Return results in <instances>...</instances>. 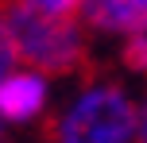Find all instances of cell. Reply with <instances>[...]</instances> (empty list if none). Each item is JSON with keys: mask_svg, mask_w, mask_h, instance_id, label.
Wrapping results in <instances>:
<instances>
[{"mask_svg": "<svg viewBox=\"0 0 147 143\" xmlns=\"http://www.w3.org/2000/svg\"><path fill=\"white\" fill-rule=\"evenodd\" d=\"M8 43H12L16 66H27L43 77H70L85 66L89 54V35L78 19H51V15L31 12L20 0L0 4Z\"/></svg>", "mask_w": 147, "mask_h": 143, "instance_id": "1", "label": "cell"}, {"mask_svg": "<svg viewBox=\"0 0 147 143\" xmlns=\"http://www.w3.org/2000/svg\"><path fill=\"white\" fill-rule=\"evenodd\" d=\"M136 97L116 77H89L54 116V143H132Z\"/></svg>", "mask_w": 147, "mask_h": 143, "instance_id": "2", "label": "cell"}, {"mask_svg": "<svg viewBox=\"0 0 147 143\" xmlns=\"http://www.w3.org/2000/svg\"><path fill=\"white\" fill-rule=\"evenodd\" d=\"M51 101H54L51 77L35 74V70H27V66H12L0 77V124H4V128L39 124L51 112Z\"/></svg>", "mask_w": 147, "mask_h": 143, "instance_id": "3", "label": "cell"}, {"mask_svg": "<svg viewBox=\"0 0 147 143\" xmlns=\"http://www.w3.org/2000/svg\"><path fill=\"white\" fill-rule=\"evenodd\" d=\"M78 23L85 35L128 39L136 31H147V0H81Z\"/></svg>", "mask_w": 147, "mask_h": 143, "instance_id": "4", "label": "cell"}, {"mask_svg": "<svg viewBox=\"0 0 147 143\" xmlns=\"http://www.w3.org/2000/svg\"><path fill=\"white\" fill-rule=\"evenodd\" d=\"M120 66L136 77H147V31L120 39Z\"/></svg>", "mask_w": 147, "mask_h": 143, "instance_id": "5", "label": "cell"}, {"mask_svg": "<svg viewBox=\"0 0 147 143\" xmlns=\"http://www.w3.org/2000/svg\"><path fill=\"white\" fill-rule=\"evenodd\" d=\"M20 4H27L39 15H51V19H78V4L81 0H20Z\"/></svg>", "mask_w": 147, "mask_h": 143, "instance_id": "6", "label": "cell"}, {"mask_svg": "<svg viewBox=\"0 0 147 143\" xmlns=\"http://www.w3.org/2000/svg\"><path fill=\"white\" fill-rule=\"evenodd\" d=\"M16 66V54H12V43H8V31H4V19H0V77ZM8 139V128L0 124V143Z\"/></svg>", "mask_w": 147, "mask_h": 143, "instance_id": "7", "label": "cell"}, {"mask_svg": "<svg viewBox=\"0 0 147 143\" xmlns=\"http://www.w3.org/2000/svg\"><path fill=\"white\" fill-rule=\"evenodd\" d=\"M132 143H147V93L136 101V132H132Z\"/></svg>", "mask_w": 147, "mask_h": 143, "instance_id": "8", "label": "cell"}]
</instances>
